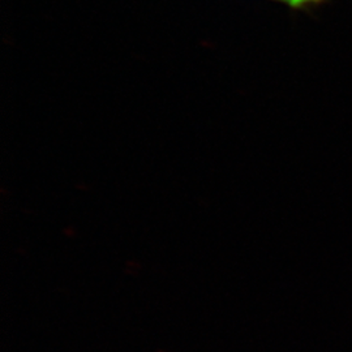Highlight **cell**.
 I'll use <instances>...</instances> for the list:
<instances>
[{
	"label": "cell",
	"instance_id": "1",
	"mask_svg": "<svg viewBox=\"0 0 352 352\" xmlns=\"http://www.w3.org/2000/svg\"><path fill=\"white\" fill-rule=\"evenodd\" d=\"M272 1H277L280 4H285L292 10H307L308 7H312V6H318V4H322L325 3L327 0H272Z\"/></svg>",
	"mask_w": 352,
	"mask_h": 352
}]
</instances>
